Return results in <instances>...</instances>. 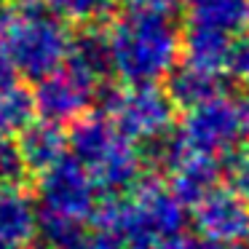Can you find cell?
I'll use <instances>...</instances> for the list:
<instances>
[{
	"instance_id": "cell-12",
	"label": "cell",
	"mask_w": 249,
	"mask_h": 249,
	"mask_svg": "<svg viewBox=\"0 0 249 249\" xmlns=\"http://www.w3.org/2000/svg\"><path fill=\"white\" fill-rule=\"evenodd\" d=\"M38 231V206L27 188L0 185V236L14 247L24 249L35 241Z\"/></svg>"
},
{
	"instance_id": "cell-14",
	"label": "cell",
	"mask_w": 249,
	"mask_h": 249,
	"mask_svg": "<svg viewBox=\"0 0 249 249\" xmlns=\"http://www.w3.org/2000/svg\"><path fill=\"white\" fill-rule=\"evenodd\" d=\"M188 24L225 35H241L249 27V0H201L190 6Z\"/></svg>"
},
{
	"instance_id": "cell-15",
	"label": "cell",
	"mask_w": 249,
	"mask_h": 249,
	"mask_svg": "<svg viewBox=\"0 0 249 249\" xmlns=\"http://www.w3.org/2000/svg\"><path fill=\"white\" fill-rule=\"evenodd\" d=\"M65 62L72 65L75 70H81L83 75H89L91 81L102 83L105 78L113 72L105 27H86V33H83L81 38H72L70 54H67Z\"/></svg>"
},
{
	"instance_id": "cell-19",
	"label": "cell",
	"mask_w": 249,
	"mask_h": 249,
	"mask_svg": "<svg viewBox=\"0 0 249 249\" xmlns=\"http://www.w3.org/2000/svg\"><path fill=\"white\" fill-rule=\"evenodd\" d=\"M33 177L22 158L17 137H0V185H19L24 188Z\"/></svg>"
},
{
	"instance_id": "cell-5",
	"label": "cell",
	"mask_w": 249,
	"mask_h": 249,
	"mask_svg": "<svg viewBox=\"0 0 249 249\" xmlns=\"http://www.w3.org/2000/svg\"><path fill=\"white\" fill-rule=\"evenodd\" d=\"M185 150L214 156L220 161L231 158L244 145L241 124L236 115V105L231 97H214L190 110H182V121L174 124Z\"/></svg>"
},
{
	"instance_id": "cell-10",
	"label": "cell",
	"mask_w": 249,
	"mask_h": 249,
	"mask_svg": "<svg viewBox=\"0 0 249 249\" xmlns=\"http://www.w3.org/2000/svg\"><path fill=\"white\" fill-rule=\"evenodd\" d=\"M19 150L30 174H40L67 156V131L46 118H33L17 134Z\"/></svg>"
},
{
	"instance_id": "cell-3",
	"label": "cell",
	"mask_w": 249,
	"mask_h": 249,
	"mask_svg": "<svg viewBox=\"0 0 249 249\" xmlns=\"http://www.w3.org/2000/svg\"><path fill=\"white\" fill-rule=\"evenodd\" d=\"M6 40L17 75L40 81L65 65L72 33L56 14L40 11V6H30L8 17Z\"/></svg>"
},
{
	"instance_id": "cell-16",
	"label": "cell",
	"mask_w": 249,
	"mask_h": 249,
	"mask_svg": "<svg viewBox=\"0 0 249 249\" xmlns=\"http://www.w3.org/2000/svg\"><path fill=\"white\" fill-rule=\"evenodd\" d=\"M86 233H89L86 220L59 214V212H49L38 206V231H35V238H40L46 249H81Z\"/></svg>"
},
{
	"instance_id": "cell-18",
	"label": "cell",
	"mask_w": 249,
	"mask_h": 249,
	"mask_svg": "<svg viewBox=\"0 0 249 249\" xmlns=\"http://www.w3.org/2000/svg\"><path fill=\"white\" fill-rule=\"evenodd\" d=\"M59 19L81 27H105L113 19L118 0H46Z\"/></svg>"
},
{
	"instance_id": "cell-21",
	"label": "cell",
	"mask_w": 249,
	"mask_h": 249,
	"mask_svg": "<svg viewBox=\"0 0 249 249\" xmlns=\"http://www.w3.org/2000/svg\"><path fill=\"white\" fill-rule=\"evenodd\" d=\"M228 70H231L241 83H247V86H249V27L241 33V38H238V40H233V51H231Z\"/></svg>"
},
{
	"instance_id": "cell-7",
	"label": "cell",
	"mask_w": 249,
	"mask_h": 249,
	"mask_svg": "<svg viewBox=\"0 0 249 249\" xmlns=\"http://www.w3.org/2000/svg\"><path fill=\"white\" fill-rule=\"evenodd\" d=\"M99 190L86 174V169L67 153L62 161L38 174V198L40 209L59 212V214L81 217L89 222L94 206L99 201Z\"/></svg>"
},
{
	"instance_id": "cell-26",
	"label": "cell",
	"mask_w": 249,
	"mask_h": 249,
	"mask_svg": "<svg viewBox=\"0 0 249 249\" xmlns=\"http://www.w3.org/2000/svg\"><path fill=\"white\" fill-rule=\"evenodd\" d=\"M233 105H236V115H238V124H241L244 142H249V89L241 94V97L233 99Z\"/></svg>"
},
{
	"instance_id": "cell-17",
	"label": "cell",
	"mask_w": 249,
	"mask_h": 249,
	"mask_svg": "<svg viewBox=\"0 0 249 249\" xmlns=\"http://www.w3.org/2000/svg\"><path fill=\"white\" fill-rule=\"evenodd\" d=\"M33 118V91L19 81L3 83L0 86V137H17Z\"/></svg>"
},
{
	"instance_id": "cell-20",
	"label": "cell",
	"mask_w": 249,
	"mask_h": 249,
	"mask_svg": "<svg viewBox=\"0 0 249 249\" xmlns=\"http://www.w3.org/2000/svg\"><path fill=\"white\" fill-rule=\"evenodd\" d=\"M228 179L231 185L241 198L249 201V145L238 147L236 153L231 156V163H228Z\"/></svg>"
},
{
	"instance_id": "cell-29",
	"label": "cell",
	"mask_w": 249,
	"mask_h": 249,
	"mask_svg": "<svg viewBox=\"0 0 249 249\" xmlns=\"http://www.w3.org/2000/svg\"><path fill=\"white\" fill-rule=\"evenodd\" d=\"M0 249H19V247H14L11 241H6V238L0 236Z\"/></svg>"
},
{
	"instance_id": "cell-31",
	"label": "cell",
	"mask_w": 249,
	"mask_h": 249,
	"mask_svg": "<svg viewBox=\"0 0 249 249\" xmlns=\"http://www.w3.org/2000/svg\"><path fill=\"white\" fill-rule=\"evenodd\" d=\"M27 249H46V247H27Z\"/></svg>"
},
{
	"instance_id": "cell-9",
	"label": "cell",
	"mask_w": 249,
	"mask_h": 249,
	"mask_svg": "<svg viewBox=\"0 0 249 249\" xmlns=\"http://www.w3.org/2000/svg\"><path fill=\"white\" fill-rule=\"evenodd\" d=\"M222 172H225V163L214 156H204V153H185L177 163L166 172L163 182L172 190V196L185 206H196L206 193L220 185Z\"/></svg>"
},
{
	"instance_id": "cell-8",
	"label": "cell",
	"mask_w": 249,
	"mask_h": 249,
	"mask_svg": "<svg viewBox=\"0 0 249 249\" xmlns=\"http://www.w3.org/2000/svg\"><path fill=\"white\" fill-rule=\"evenodd\" d=\"M190 209H193L196 233L209 247L249 238V201L241 198L233 188L217 185Z\"/></svg>"
},
{
	"instance_id": "cell-27",
	"label": "cell",
	"mask_w": 249,
	"mask_h": 249,
	"mask_svg": "<svg viewBox=\"0 0 249 249\" xmlns=\"http://www.w3.org/2000/svg\"><path fill=\"white\" fill-rule=\"evenodd\" d=\"M209 249H249L244 241H236V244H217V247H209Z\"/></svg>"
},
{
	"instance_id": "cell-2",
	"label": "cell",
	"mask_w": 249,
	"mask_h": 249,
	"mask_svg": "<svg viewBox=\"0 0 249 249\" xmlns=\"http://www.w3.org/2000/svg\"><path fill=\"white\" fill-rule=\"evenodd\" d=\"M67 153L86 169L102 196H124L145 174L140 147L124 137L105 113H86L67 131Z\"/></svg>"
},
{
	"instance_id": "cell-32",
	"label": "cell",
	"mask_w": 249,
	"mask_h": 249,
	"mask_svg": "<svg viewBox=\"0 0 249 249\" xmlns=\"http://www.w3.org/2000/svg\"><path fill=\"white\" fill-rule=\"evenodd\" d=\"M247 241H249V238H247Z\"/></svg>"
},
{
	"instance_id": "cell-24",
	"label": "cell",
	"mask_w": 249,
	"mask_h": 249,
	"mask_svg": "<svg viewBox=\"0 0 249 249\" xmlns=\"http://www.w3.org/2000/svg\"><path fill=\"white\" fill-rule=\"evenodd\" d=\"M153 249H209V244H204L198 236H190V233L179 231L174 236H166L163 241H158Z\"/></svg>"
},
{
	"instance_id": "cell-6",
	"label": "cell",
	"mask_w": 249,
	"mask_h": 249,
	"mask_svg": "<svg viewBox=\"0 0 249 249\" xmlns=\"http://www.w3.org/2000/svg\"><path fill=\"white\" fill-rule=\"evenodd\" d=\"M35 83H38L33 91L35 115L54 121L59 126L81 118L91 107L94 97L99 94V83L91 81L89 75H83L81 70H75L67 62L59 70H54L51 75L40 78Z\"/></svg>"
},
{
	"instance_id": "cell-4",
	"label": "cell",
	"mask_w": 249,
	"mask_h": 249,
	"mask_svg": "<svg viewBox=\"0 0 249 249\" xmlns=\"http://www.w3.org/2000/svg\"><path fill=\"white\" fill-rule=\"evenodd\" d=\"M131 142H145L174 126V105L158 83H124L102 91V110Z\"/></svg>"
},
{
	"instance_id": "cell-30",
	"label": "cell",
	"mask_w": 249,
	"mask_h": 249,
	"mask_svg": "<svg viewBox=\"0 0 249 249\" xmlns=\"http://www.w3.org/2000/svg\"><path fill=\"white\" fill-rule=\"evenodd\" d=\"M179 3H185V6L190 8V6H196V3H201V0H179Z\"/></svg>"
},
{
	"instance_id": "cell-28",
	"label": "cell",
	"mask_w": 249,
	"mask_h": 249,
	"mask_svg": "<svg viewBox=\"0 0 249 249\" xmlns=\"http://www.w3.org/2000/svg\"><path fill=\"white\" fill-rule=\"evenodd\" d=\"M17 3H22L24 8H30V6H40V3H46V0H17Z\"/></svg>"
},
{
	"instance_id": "cell-23",
	"label": "cell",
	"mask_w": 249,
	"mask_h": 249,
	"mask_svg": "<svg viewBox=\"0 0 249 249\" xmlns=\"http://www.w3.org/2000/svg\"><path fill=\"white\" fill-rule=\"evenodd\" d=\"M174 3L177 0H126V8L134 14H161V17H172Z\"/></svg>"
},
{
	"instance_id": "cell-1",
	"label": "cell",
	"mask_w": 249,
	"mask_h": 249,
	"mask_svg": "<svg viewBox=\"0 0 249 249\" xmlns=\"http://www.w3.org/2000/svg\"><path fill=\"white\" fill-rule=\"evenodd\" d=\"M113 72L124 83H158L179 59V33L172 17L126 11L105 27Z\"/></svg>"
},
{
	"instance_id": "cell-11",
	"label": "cell",
	"mask_w": 249,
	"mask_h": 249,
	"mask_svg": "<svg viewBox=\"0 0 249 249\" xmlns=\"http://www.w3.org/2000/svg\"><path fill=\"white\" fill-rule=\"evenodd\" d=\"M166 97L174 105V110H190L201 102H209L214 97L225 94V78L222 72L201 70L193 65H174L166 75Z\"/></svg>"
},
{
	"instance_id": "cell-13",
	"label": "cell",
	"mask_w": 249,
	"mask_h": 249,
	"mask_svg": "<svg viewBox=\"0 0 249 249\" xmlns=\"http://www.w3.org/2000/svg\"><path fill=\"white\" fill-rule=\"evenodd\" d=\"M233 51V35L217 33L206 27H190L179 35V54L185 65L201 67L212 72H225Z\"/></svg>"
},
{
	"instance_id": "cell-25",
	"label": "cell",
	"mask_w": 249,
	"mask_h": 249,
	"mask_svg": "<svg viewBox=\"0 0 249 249\" xmlns=\"http://www.w3.org/2000/svg\"><path fill=\"white\" fill-rule=\"evenodd\" d=\"M81 249H126L113 233H105V231H97V228H89L86 238H83Z\"/></svg>"
},
{
	"instance_id": "cell-22",
	"label": "cell",
	"mask_w": 249,
	"mask_h": 249,
	"mask_svg": "<svg viewBox=\"0 0 249 249\" xmlns=\"http://www.w3.org/2000/svg\"><path fill=\"white\" fill-rule=\"evenodd\" d=\"M8 17H11V11L0 8V86L17 81V70H14V65H11V56H8V40H6Z\"/></svg>"
}]
</instances>
